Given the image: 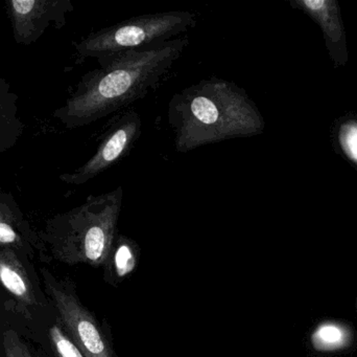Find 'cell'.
I'll return each instance as SVG.
<instances>
[{
	"instance_id": "ba28073f",
	"label": "cell",
	"mask_w": 357,
	"mask_h": 357,
	"mask_svg": "<svg viewBox=\"0 0 357 357\" xmlns=\"http://www.w3.org/2000/svg\"><path fill=\"white\" fill-rule=\"evenodd\" d=\"M44 245L10 192L0 191V247L24 251Z\"/></svg>"
},
{
	"instance_id": "5b68a950",
	"label": "cell",
	"mask_w": 357,
	"mask_h": 357,
	"mask_svg": "<svg viewBox=\"0 0 357 357\" xmlns=\"http://www.w3.org/2000/svg\"><path fill=\"white\" fill-rule=\"evenodd\" d=\"M44 286L58 312L59 323L85 357H117L110 337L93 314L82 303L75 284L43 268Z\"/></svg>"
},
{
	"instance_id": "30bf717a",
	"label": "cell",
	"mask_w": 357,
	"mask_h": 357,
	"mask_svg": "<svg viewBox=\"0 0 357 357\" xmlns=\"http://www.w3.org/2000/svg\"><path fill=\"white\" fill-rule=\"evenodd\" d=\"M291 4L310 15L321 25L333 50L342 48V44L345 45L343 22L335 0H294Z\"/></svg>"
},
{
	"instance_id": "2e32d148",
	"label": "cell",
	"mask_w": 357,
	"mask_h": 357,
	"mask_svg": "<svg viewBox=\"0 0 357 357\" xmlns=\"http://www.w3.org/2000/svg\"><path fill=\"white\" fill-rule=\"evenodd\" d=\"M2 345L6 357H35L26 343L12 329L4 331Z\"/></svg>"
},
{
	"instance_id": "8fae6325",
	"label": "cell",
	"mask_w": 357,
	"mask_h": 357,
	"mask_svg": "<svg viewBox=\"0 0 357 357\" xmlns=\"http://www.w3.org/2000/svg\"><path fill=\"white\" fill-rule=\"evenodd\" d=\"M24 129L19 115L18 96L10 83L0 77V153L16 146Z\"/></svg>"
},
{
	"instance_id": "277c9868",
	"label": "cell",
	"mask_w": 357,
	"mask_h": 357,
	"mask_svg": "<svg viewBox=\"0 0 357 357\" xmlns=\"http://www.w3.org/2000/svg\"><path fill=\"white\" fill-rule=\"evenodd\" d=\"M197 25V17L187 10L144 14L98 29L75 42V64L96 59L100 66L129 50L178 38Z\"/></svg>"
},
{
	"instance_id": "4fadbf2b",
	"label": "cell",
	"mask_w": 357,
	"mask_h": 357,
	"mask_svg": "<svg viewBox=\"0 0 357 357\" xmlns=\"http://www.w3.org/2000/svg\"><path fill=\"white\" fill-rule=\"evenodd\" d=\"M135 242L127 237L117 235L108 262H114V264H112V268H115L119 276L128 274L130 270L135 266Z\"/></svg>"
},
{
	"instance_id": "6da1fadb",
	"label": "cell",
	"mask_w": 357,
	"mask_h": 357,
	"mask_svg": "<svg viewBox=\"0 0 357 357\" xmlns=\"http://www.w3.org/2000/svg\"><path fill=\"white\" fill-rule=\"evenodd\" d=\"M188 45V38L119 54L85 73L54 117L68 129L100 121L154 92Z\"/></svg>"
},
{
	"instance_id": "7c38bea8",
	"label": "cell",
	"mask_w": 357,
	"mask_h": 357,
	"mask_svg": "<svg viewBox=\"0 0 357 357\" xmlns=\"http://www.w3.org/2000/svg\"><path fill=\"white\" fill-rule=\"evenodd\" d=\"M310 342L318 351H337L351 344L352 333L349 327L342 323L323 322L314 329Z\"/></svg>"
},
{
	"instance_id": "9c48e42d",
	"label": "cell",
	"mask_w": 357,
	"mask_h": 357,
	"mask_svg": "<svg viewBox=\"0 0 357 357\" xmlns=\"http://www.w3.org/2000/svg\"><path fill=\"white\" fill-rule=\"evenodd\" d=\"M0 284L20 305L25 307L38 305L31 279L12 247L0 249Z\"/></svg>"
},
{
	"instance_id": "7a4b0ae2",
	"label": "cell",
	"mask_w": 357,
	"mask_h": 357,
	"mask_svg": "<svg viewBox=\"0 0 357 357\" xmlns=\"http://www.w3.org/2000/svg\"><path fill=\"white\" fill-rule=\"evenodd\" d=\"M176 150L259 136L266 122L248 92L232 81L210 77L174 94L167 109Z\"/></svg>"
},
{
	"instance_id": "5bb4252c",
	"label": "cell",
	"mask_w": 357,
	"mask_h": 357,
	"mask_svg": "<svg viewBox=\"0 0 357 357\" xmlns=\"http://www.w3.org/2000/svg\"><path fill=\"white\" fill-rule=\"evenodd\" d=\"M48 337L54 357H85L65 333L60 323L52 325Z\"/></svg>"
},
{
	"instance_id": "9a60e30c",
	"label": "cell",
	"mask_w": 357,
	"mask_h": 357,
	"mask_svg": "<svg viewBox=\"0 0 357 357\" xmlns=\"http://www.w3.org/2000/svg\"><path fill=\"white\" fill-rule=\"evenodd\" d=\"M337 140L344 154L357 165V119H347L340 126Z\"/></svg>"
},
{
	"instance_id": "3957f363",
	"label": "cell",
	"mask_w": 357,
	"mask_h": 357,
	"mask_svg": "<svg viewBox=\"0 0 357 357\" xmlns=\"http://www.w3.org/2000/svg\"><path fill=\"white\" fill-rule=\"evenodd\" d=\"M123 187L90 195L79 207L56 214L40 233L54 259L68 265L106 266L117 237Z\"/></svg>"
},
{
	"instance_id": "52a82bcc",
	"label": "cell",
	"mask_w": 357,
	"mask_h": 357,
	"mask_svg": "<svg viewBox=\"0 0 357 357\" xmlns=\"http://www.w3.org/2000/svg\"><path fill=\"white\" fill-rule=\"evenodd\" d=\"M75 10L70 0H10L6 12L12 24L16 43H35L50 27L61 29L67 15Z\"/></svg>"
},
{
	"instance_id": "8992f818",
	"label": "cell",
	"mask_w": 357,
	"mask_h": 357,
	"mask_svg": "<svg viewBox=\"0 0 357 357\" xmlns=\"http://www.w3.org/2000/svg\"><path fill=\"white\" fill-rule=\"evenodd\" d=\"M142 119L135 110H129L113 119L91 159L71 173L61 174V182L82 186L127 157L139 140Z\"/></svg>"
}]
</instances>
